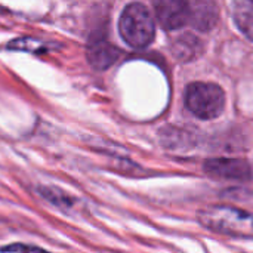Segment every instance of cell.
<instances>
[{
	"label": "cell",
	"mask_w": 253,
	"mask_h": 253,
	"mask_svg": "<svg viewBox=\"0 0 253 253\" xmlns=\"http://www.w3.org/2000/svg\"><path fill=\"white\" fill-rule=\"evenodd\" d=\"M120 56V50L111 44L105 37H93L87 46V59L96 70L111 67Z\"/></svg>",
	"instance_id": "cell-7"
},
{
	"label": "cell",
	"mask_w": 253,
	"mask_h": 253,
	"mask_svg": "<svg viewBox=\"0 0 253 253\" xmlns=\"http://www.w3.org/2000/svg\"><path fill=\"white\" fill-rule=\"evenodd\" d=\"M199 221L221 234L253 239V215L231 206L208 208L199 213Z\"/></svg>",
	"instance_id": "cell-1"
},
{
	"label": "cell",
	"mask_w": 253,
	"mask_h": 253,
	"mask_svg": "<svg viewBox=\"0 0 253 253\" xmlns=\"http://www.w3.org/2000/svg\"><path fill=\"white\" fill-rule=\"evenodd\" d=\"M39 248L36 246H25V245H12V246H6L1 248V251H9V252H15V251H37Z\"/></svg>",
	"instance_id": "cell-10"
},
{
	"label": "cell",
	"mask_w": 253,
	"mask_h": 253,
	"mask_svg": "<svg viewBox=\"0 0 253 253\" xmlns=\"http://www.w3.org/2000/svg\"><path fill=\"white\" fill-rule=\"evenodd\" d=\"M119 31L130 47L144 49L154 40L156 24L150 10L142 3H130L122 12Z\"/></svg>",
	"instance_id": "cell-2"
},
{
	"label": "cell",
	"mask_w": 253,
	"mask_h": 253,
	"mask_svg": "<svg viewBox=\"0 0 253 253\" xmlns=\"http://www.w3.org/2000/svg\"><path fill=\"white\" fill-rule=\"evenodd\" d=\"M234 21L239 30L253 42V0H237L234 4Z\"/></svg>",
	"instance_id": "cell-9"
},
{
	"label": "cell",
	"mask_w": 253,
	"mask_h": 253,
	"mask_svg": "<svg viewBox=\"0 0 253 253\" xmlns=\"http://www.w3.org/2000/svg\"><path fill=\"white\" fill-rule=\"evenodd\" d=\"M219 19V9L213 0H190L188 24L199 31H211Z\"/></svg>",
	"instance_id": "cell-6"
},
{
	"label": "cell",
	"mask_w": 253,
	"mask_h": 253,
	"mask_svg": "<svg viewBox=\"0 0 253 253\" xmlns=\"http://www.w3.org/2000/svg\"><path fill=\"white\" fill-rule=\"evenodd\" d=\"M187 108L202 120L218 117L225 105V93L221 86L215 83L196 82L188 84L185 90Z\"/></svg>",
	"instance_id": "cell-3"
},
{
	"label": "cell",
	"mask_w": 253,
	"mask_h": 253,
	"mask_svg": "<svg viewBox=\"0 0 253 253\" xmlns=\"http://www.w3.org/2000/svg\"><path fill=\"white\" fill-rule=\"evenodd\" d=\"M202 42L190 33L178 37L173 43V53L179 61H191L197 58L202 53Z\"/></svg>",
	"instance_id": "cell-8"
},
{
	"label": "cell",
	"mask_w": 253,
	"mask_h": 253,
	"mask_svg": "<svg viewBox=\"0 0 253 253\" xmlns=\"http://www.w3.org/2000/svg\"><path fill=\"white\" fill-rule=\"evenodd\" d=\"M205 172L222 179H237L246 181L252 178V168L243 159H228V157H215L209 159L205 163Z\"/></svg>",
	"instance_id": "cell-5"
},
{
	"label": "cell",
	"mask_w": 253,
	"mask_h": 253,
	"mask_svg": "<svg viewBox=\"0 0 253 253\" xmlns=\"http://www.w3.org/2000/svg\"><path fill=\"white\" fill-rule=\"evenodd\" d=\"M154 10L165 30H176L188 24L190 0H154Z\"/></svg>",
	"instance_id": "cell-4"
}]
</instances>
